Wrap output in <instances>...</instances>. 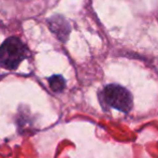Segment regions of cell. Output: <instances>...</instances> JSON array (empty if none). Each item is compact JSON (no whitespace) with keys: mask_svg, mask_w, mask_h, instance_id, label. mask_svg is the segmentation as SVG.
<instances>
[{"mask_svg":"<svg viewBox=\"0 0 158 158\" xmlns=\"http://www.w3.org/2000/svg\"><path fill=\"white\" fill-rule=\"evenodd\" d=\"M28 48L19 38L10 37L0 45V67L15 70L19 64L27 58Z\"/></svg>","mask_w":158,"mask_h":158,"instance_id":"1","label":"cell"},{"mask_svg":"<svg viewBox=\"0 0 158 158\" xmlns=\"http://www.w3.org/2000/svg\"><path fill=\"white\" fill-rule=\"evenodd\" d=\"M99 100L104 109L114 108L128 113L132 108V96L125 87L115 84L106 85L99 94Z\"/></svg>","mask_w":158,"mask_h":158,"instance_id":"2","label":"cell"},{"mask_svg":"<svg viewBox=\"0 0 158 158\" xmlns=\"http://www.w3.org/2000/svg\"><path fill=\"white\" fill-rule=\"evenodd\" d=\"M50 30L60 40L61 42H66L69 38L71 31V27L68 21L63 15H54L48 19Z\"/></svg>","mask_w":158,"mask_h":158,"instance_id":"3","label":"cell"},{"mask_svg":"<svg viewBox=\"0 0 158 158\" xmlns=\"http://www.w3.org/2000/svg\"><path fill=\"white\" fill-rule=\"evenodd\" d=\"M48 84L53 92L55 93H61L66 87V81L61 75H52L48 79Z\"/></svg>","mask_w":158,"mask_h":158,"instance_id":"4","label":"cell"}]
</instances>
